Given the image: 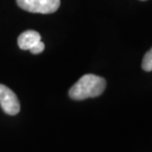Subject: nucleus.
Segmentation results:
<instances>
[{
  "instance_id": "1",
  "label": "nucleus",
  "mask_w": 152,
  "mask_h": 152,
  "mask_svg": "<svg viewBox=\"0 0 152 152\" xmlns=\"http://www.w3.org/2000/svg\"><path fill=\"white\" fill-rule=\"evenodd\" d=\"M106 88V80L99 76L88 73L82 76L70 88L69 97L73 100H85L87 98L100 96Z\"/></svg>"
},
{
  "instance_id": "2",
  "label": "nucleus",
  "mask_w": 152,
  "mask_h": 152,
  "mask_svg": "<svg viewBox=\"0 0 152 152\" xmlns=\"http://www.w3.org/2000/svg\"><path fill=\"white\" fill-rule=\"evenodd\" d=\"M22 9L35 14H52L59 9L60 0H16Z\"/></svg>"
},
{
  "instance_id": "3",
  "label": "nucleus",
  "mask_w": 152,
  "mask_h": 152,
  "mask_svg": "<svg viewBox=\"0 0 152 152\" xmlns=\"http://www.w3.org/2000/svg\"><path fill=\"white\" fill-rule=\"evenodd\" d=\"M0 106L8 115H17L20 110V104L16 94L11 89L0 83Z\"/></svg>"
},
{
  "instance_id": "4",
  "label": "nucleus",
  "mask_w": 152,
  "mask_h": 152,
  "mask_svg": "<svg viewBox=\"0 0 152 152\" xmlns=\"http://www.w3.org/2000/svg\"><path fill=\"white\" fill-rule=\"evenodd\" d=\"M39 41H41L39 33L36 32V31L29 29V31H25V32L22 33L18 36L17 44H18V46H19L20 50H31Z\"/></svg>"
},
{
  "instance_id": "5",
  "label": "nucleus",
  "mask_w": 152,
  "mask_h": 152,
  "mask_svg": "<svg viewBox=\"0 0 152 152\" xmlns=\"http://www.w3.org/2000/svg\"><path fill=\"white\" fill-rule=\"evenodd\" d=\"M142 69L147 72L152 71V48L143 56V61H142Z\"/></svg>"
},
{
  "instance_id": "6",
  "label": "nucleus",
  "mask_w": 152,
  "mask_h": 152,
  "mask_svg": "<svg viewBox=\"0 0 152 152\" xmlns=\"http://www.w3.org/2000/svg\"><path fill=\"white\" fill-rule=\"evenodd\" d=\"M44 49H45V45H44V43L42 42V41H39V42H38L36 45H34L29 51L32 52L33 54H39V53L43 52Z\"/></svg>"
},
{
  "instance_id": "7",
  "label": "nucleus",
  "mask_w": 152,
  "mask_h": 152,
  "mask_svg": "<svg viewBox=\"0 0 152 152\" xmlns=\"http://www.w3.org/2000/svg\"><path fill=\"white\" fill-rule=\"evenodd\" d=\"M142 1H144V0H142Z\"/></svg>"
}]
</instances>
